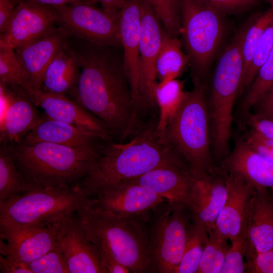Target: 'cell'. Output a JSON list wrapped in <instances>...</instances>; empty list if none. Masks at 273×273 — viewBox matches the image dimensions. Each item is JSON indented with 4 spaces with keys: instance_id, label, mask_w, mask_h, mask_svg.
<instances>
[{
    "instance_id": "cell-1",
    "label": "cell",
    "mask_w": 273,
    "mask_h": 273,
    "mask_svg": "<svg viewBox=\"0 0 273 273\" xmlns=\"http://www.w3.org/2000/svg\"><path fill=\"white\" fill-rule=\"evenodd\" d=\"M93 44L77 53L80 72L73 97L105 124L112 138L123 143L142 125L123 54Z\"/></svg>"
},
{
    "instance_id": "cell-2",
    "label": "cell",
    "mask_w": 273,
    "mask_h": 273,
    "mask_svg": "<svg viewBox=\"0 0 273 273\" xmlns=\"http://www.w3.org/2000/svg\"><path fill=\"white\" fill-rule=\"evenodd\" d=\"M108 143L94 168L75 184L90 198L157 167L185 161L159 134L154 119L142 124L128 142Z\"/></svg>"
},
{
    "instance_id": "cell-3",
    "label": "cell",
    "mask_w": 273,
    "mask_h": 273,
    "mask_svg": "<svg viewBox=\"0 0 273 273\" xmlns=\"http://www.w3.org/2000/svg\"><path fill=\"white\" fill-rule=\"evenodd\" d=\"M7 145L23 176L41 187L76 184L94 168L103 147L99 143L79 147L40 142Z\"/></svg>"
},
{
    "instance_id": "cell-4",
    "label": "cell",
    "mask_w": 273,
    "mask_h": 273,
    "mask_svg": "<svg viewBox=\"0 0 273 273\" xmlns=\"http://www.w3.org/2000/svg\"><path fill=\"white\" fill-rule=\"evenodd\" d=\"M151 212L121 217L90 203L76 213L88 238L95 246L103 245L107 247L130 272L148 273L150 260L147 222Z\"/></svg>"
},
{
    "instance_id": "cell-5",
    "label": "cell",
    "mask_w": 273,
    "mask_h": 273,
    "mask_svg": "<svg viewBox=\"0 0 273 273\" xmlns=\"http://www.w3.org/2000/svg\"><path fill=\"white\" fill-rule=\"evenodd\" d=\"M187 92L175 117L167 127L164 139L198 176L215 172L206 81H195Z\"/></svg>"
},
{
    "instance_id": "cell-6",
    "label": "cell",
    "mask_w": 273,
    "mask_h": 273,
    "mask_svg": "<svg viewBox=\"0 0 273 273\" xmlns=\"http://www.w3.org/2000/svg\"><path fill=\"white\" fill-rule=\"evenodd\" d=\"M246 26L239 30L221 54L207 94L212 154L214 161L220 163L230 152L233 106L244 71L242 45Z\"/></svg>"
},
{
    "instance_id": "cell-7",
    "label": "cell",
    "mask_w": 273,
    "mask_h": 273,
    "mask_svg": "<svg viewBox=\"0 0 273 273\" xmlns=\"http://www.w3.org/2000/svg\"><path fill=\"white\" fill-rule=\"evenodd\" d=\"M92 199L76 185L36 186L0 202V217L21 224L53 225L88 206Z\"/></svg>"
},
{
    "instance_id": "cell-8",
    "label": "cell",
    "mask_w": 273,
    "mask_h": 273,
    "mask_svg": "<svg viewBox=\"0 0 273 273\" xmlns=\"http://www.w3.org/2000/svg\"><path fill=\"white\" fill-rule=\"evenodd\" d=\"M182 45L189 58L192 81H206L224 33L222 13L201 0H180Z\"/></svg>"
},
{
    "instance_id": "cell-9",
    "label": "cell",
    "mask_w": 273,
    "mask_h": 273,
    "mask_svg": "<svg viewBox=\"0 0 273 273\" xmlns=\"http://www.w3.org/2000/svg\"><path fill=\"white\" fill-rule=\"evenodd\" d=\"M166 202L152 210L147 222L150 272L175 273L192 224L188 207Z\"/></svg>"
},
{
    "instance_id": "cell-10",
    "label": "cell",
    "mask_w": 273,
    "mask_h": 273,
    "mask_svg": "<svg viewBox=\"0 0 273 273\" xmlns=\"http://www.w3.org/2000/svg\"><path fill=\"white\" fill-rule=\"evenodd\" d=\"M67 34L95 44L121 48L118 15H111L94 4L81 2L53 8Z\"/></svg>"
},
{
    "instance_id": "cell-11",
    "label": "cell",
    "mask_w": 273,
    "mask_h": 273,
    "mask_svg": "<svg viewBox=\"0 0 273 273\" xmlns=\"http://www.w3.org/2000/svg\"><path fill=\"white\" fill-rule=\"evenodd\" d=\"M63 220L41 225L21 224L0 217L1 254L27 265L58 245Z\"/></svg>"
},
{
    "instance_id": "cell-12",
    "label": "cell",
    "mask_w": 273,
    "mask_h": 273,
    "mask_svg": "<svg viewBox=\"0 0 273 273\" xmlns=\"http://www.w3.org/2000/svg\"><path fill=\"white\" fill-rule=\"evenodd\" d=\"M141 35L140 45V91L144 111L157 106L154 89L156 63L165 33L161 22L150 5L141 0Z\"/></svg>"
},
{
    "instance_id": "cell-13",
    "label": "cell",
    "mask_w": 273,
    "mask_h": 273,
    "mask_svg": "<svg viewBox=\"0 0 273 273\" xmlns=\"http://www.w3.org/2000/svg\"><path fill=\"white\" fill-rule=\"evenodd\" d=\"M21 87L34 105L41 108L48 117L97 133L106 142H112V137L105 124L66 95L47 93L27 84Z\"/></svg>"
},
{
    "instance_id": "cell-14",
    "label": "cell",
    "mask_w": 273,
    "mask_h": 273,
    "mask_svg": "<svg viewBox=\"0 0 273 273\" xmlns=\"http://www.w3.org/2000/svg\"><path fill=\"white\" fill-rule=\"evenodd\" d=\"M92 198V205L121 217L149 213L166 201L149 189L131 181L103 190Z\"/></svg>"
},
{
    "instance_id": "cell-15",
    "label": "cell",
    "mask_w": 273,
    "mask_h": 273,
    "mask_svg": "<svg viewBox=\"0 0 273 273\" xmlns=\"http://www.w3.org/2000/svg\"><path fill=\"white\" fill-rule=\"evenodd\" d=\"M141 17V0L123 1L118 13L123 65L130 84L135 106L140 114L144 112L140 79Z\"/></svg>"
},
{
    "instance_id": "cell-16",
    "label": "cell",
    "mask_w": 273,
    "mask_h": 273,
    "mask_svg": "<svg viewBox=\"0 0 273 273\" xmlns=\"http://www.w3.org/2000/svg\"><path fill=\"white\" fill-rule=\"evenodd\" d=\"M56 22L54 8L20 0L1 34L0 44L15 49L51 31Z\"/></svg>"
},
{
    "instance_id": "cell-17",
    "label": "cell",
    "mask_w": 273,
    "mask_h": 273,
    "mask_svg": "<svg viewBox=\"0 0 273 273\" xmlns=\"http://www.w3.org/2000/svg\"><path fill=\"white\" fill-rule=\"evenodd\" d=\"M60 247L69 273H107L97 247L88 238L74 214L63 220L58 235Z\"/></svg>"
},
{
    "instance_id": "cell-18",
    "label": "cell",
    "mask_w": 273,
    "mask_h": 273,
    "mask_svg": "<svg viewBox=\"0 0 273 273\" xmlns=\"http://www.w3.org/2000/svg\"><path fill=\"white\" fill-rule=\"evenodd\" d=\"M227 173L220 166L214 172L195 175L189 209L193 220L208 234L213 230L227 196Z\"/></svg>"
},
{
    "instance_id": "cell-19",
    "label": "cell",
    "mask_w": 273,
    "mask_h": 273,
    "mask_svg": "<svg viewBox=\"0 0 273 273\" xmlns=\"http://www.w3.org/2000/svg\"><path fill=\"white\" fill-rule=\"evenodd\" d=\"M195 178L189 165L184 161L157 167L129 181L149 189L170 204L188 208Z\"/></svg>"
},
{
    "instance_id": "cell-20",
    "label": "cell",
    "mask_w": 273,
    "mask_h": 273,
    "mask_svg": "<svg viewBox=\"0 0 273 273\" xmlns=\"http://www.w3.org/2000/svg\"><path fill=\"white\" fill-rule=\"evenodd\" d=\"M226 173V199L212 231L231 241L246 234L248 212L256 190L241 177Z\"/></svg>"
},
{
    "instance_id": "cell-21",
    "label": "cell",
    "mask_w": 273,
    "mask_h": 273,
    "mask_svg": "<svg viewBox=\"0 0 273 273\" xmlns=\"http://www.w3.org/2000/svg\"><path fill=\"white\" fill-rule=\"evenodd\" d=\"M67 36V33L62 28H55L15 49L25 74L26 82L24 84L34 89H41L44 73L65 43Z\"/></svg>"
},
{
    "instance_id": "cell-22",
    "label": "cell",
    "mask_w": 273,
    "mask_h": 273,
    "mask_svg": "<svg viewBox=\"0 0 273 273\" xmlns=\"http://www.w3.org/2000/svg\"><path fill=\"white\" fill-rule=\"evenodd\" d=\"M226 172L236 174L256 190L273 192V163L254 150L244 138H238L232 152L220 166Z\"/></svg>"
},
{
    "instance_id": "cell-23",
    "label": "cell",
    "mask_w": 273,
    "mask_h": 273,
    "mask_svg": "<svg viewBox=\"0 0 273 273\" xmlns=\"http://www.w3.org/2000/svg\"><path fill=\"white\" fill-rule=\"evenodd\" d=\"M246 246L250 256L273 248V192L256 190L245 225Z\"/></svg>"
},
{
    "instance_id": "cell-24",
    "label": "cell",
    "mask_w": 273,
    "mask_h": 273,
    "mask_svg": "<svg viewBox=\"0 0 273 273\" xmlns=\"http://www.w3.org/2000/svg\"><path fill=\"white\" fill-rule=\"evenodd\" d=\"M34 104L21 87L14 93L4 120L0 125L1 142H20L43 119Z\"/></svg>"
},
{
    "instance_id": "cell-25",
    "label": "cell",
    "mask_w": 273,
    "mask_h": 273,
    "mask_svg": "<svg viewBox=\"0 0 273 273\" xmlns=\"http://www.w3.org/2000/svg\"><path fill=\"white\" fill-rule=\"evenodd\" d=\"M80 72L77 53L66 44L60 49L47 68L41 89L47 93L74 96Z\"/></svg>"
},
{
    "instance_id": "cell-26",
    "label": "cell",
    "mask_w": 273,
    "mask_h": 273,
    "mask_svg": "<svg viewBox=\"0 0 273 273\" xmlns=\"http://www.w3.org/2000/svg\"><path fill=\"white\" fill-rule=\"evenodd\" d=\"M103 141L97 133L52 119L46 115L41 121L21 141L47 142L74 147L88 146Z\"/></svg>"
},
{
    "instance_id": "cell-27",
    "label": "cell",
    "mask_w": 273,
    "mask_h": 273,
    "mask_svg": "<svg viewBox=\"0 0 273 273\" xmlns=\"http://www.w3.org/2000/svg\"><path fill=\"white\" fill-rule=\"evenodd\" d=\"M179 38L164 35L156 63V77L158 83L164 84L177 79L189 64V58L182 50Z\"/></svg>"
},
{
    "instance_id": "cell-28",
    "label": "cell",
    "mask_w": 273,
    "mask_h": 273,
    "mask_svg": "<svg viewBox=\"0 0 273 273\" xmlns=\"http://www.w3.org/2000/svg\"><path fill=\"white\" fill-rule=\"evenodd\" d=\"M187 92L184 82L177 79L167 83L157 82L154 89L159 115L157 120V130L164 138L166 129L172 121L184 102Z\"/></svg>"
},
{
    "instance_id": "cell-29",
    "label": "cell",
    "mask_w": 273,
    "mask_h": 273,
    "mask_svg": "<svg viewBox=\"0 0 273 273\" xmlns=\"http://www.w3.org/2000/svg\"><path fill=\"white\" fill-rule=\"evenodd\" d=\"M36 187L29 183L18 169L6 143L0 148V202Z\"/></svg>"
},
{
    "instance_id": "cell-30",
    "label": "cell",
    "mask_w": 273,
    "mask_h": 273,
    "mask_svg": "<svg viewBox=\"0 0 273 273\" xmlns=\"http://www.w3.org/2000/svg\"><path fill=\"white\" fill-rule=\"evenodd\" d=\"M272 83L273 48L249 87L248 91L240 105L238 113L240 126L245 125L250 114V110Z\"/></svg>"
},
{
    "instance_id": "cell-31",
    "label": "cell",
    "mask_w": 273,
    "mask_h": 273,
    "mask_svg": "<svg viewBox=\"0 0 273 273\" xmlns=\"http://www.w3.org/2000/svg\"><path fill=\"white\" fill-rule=\"evenodd\" d=\"M208 238V233L207 230L200 223L193 220L185 250L175 273L198 272L200 259Z\"/></svg>"
},
{
    "instance_id": "cell-32",
    "label": "cell",
    "mask_w": 273,
    "mask_h": 273,
    "mask_svg": "<svg viewBox=\"0 0 273 273\" xmlns=\"http://www.w3.org/2000/svg\"><path fill=\"white\" fill-rule=\"evenodd\" d=\"M227 240L213 231L208 234L197 273H220L230 248Z\"/></svg>"
},
{
    "instance_id": "cell-33",
    "label": "cell",
    "mask_w": 273,
    "mask_h": 273,
    "mask_svg": "<svg viewBox=\"0 0 273 273\" xmlns=\"http://www.w3.org/2000/svg\"><path fill=\"white\" fill-rule=\"evenodd\" d=\"M273 19V8L259 15L247 23V27L242 45L244 71L247 70L254 56L259 40L264 30Z\"/></svg>"
},
{
    "instance_id": "cell-34",
    "label": "cell",
    "mask_w": 273,
    "mask_h": 273,
    "mask_svg": "<svg viewBox=\"0 0 273 273\" xmlns=\"http://www.w3.org/2000/svg\"><path fill=\"white\" fill-rule=\"evenodd\" d=\"M152 7L167 34L179 38L181 30L180 0H145Z\"/></svg>"
},
{
    "instance_id": "cell-35",
    "label": "cell",
    "mask_w": 273,
    "mask_h": 273,
    "mask_svg": "<svg viewBox=\"0 0 273 273\" xmlns=\"http://www.w3.org/2000/svg\"><path fill=\"white\" fill-rule=\"evenodd\" d=\"M1 83L13 87L25 84V74L15 49L0 44Z\"/></svg>"
},
{
    "instance_id": "cell-36",
    "label": "cell",
    "mask_w": 273,
    "mask_h": 273,
    "mask_svg": "<svg viewBox=\"0 0 273 273\" xmlns=\"http://www.w3.org/2000/svg\"><path fill=\"white\" fill-rule=\"evenodd\" d=\"M273 48V19L263 33L252 60L243 74L239 95L249 88Z\"/></svg>"
},
{
    "instance_id": "cell-37",
    "label": "cell",
    "mask_w": 273,
    "mask_h": 273,
    "mask_svg": "<svg viewBox=\"0 0 273 273\" xmlns=\"http://www.w3.org/2000/svg\"><path fill=\"white\" fill-rule=\"evenodd\" d=\"M32 273H69L63 253L58 245L27 264Z\"/></svg>"
},
{
    "instance_id": "cell-38",
    "label": "cell",
    "mask_w": 273,
    "mask_h": 273,
    "mask_svg": "<svg viewBox=\"0 0 273 273\" xmlns=\"http://www.w3.org/2000/svg\"><path fill=\"white\" fill-rule=\"evenodd\" d=\"M246 234H243L231 241L232 245L228 250L220 273H242L246 270V264L243 256L246 246Z\"/></svg>"
},
{
    "instance_id": "cell-39",
    "label": "cell",
    "mask_w": 273,
    "mask_h": 273,
    "mask_svg": "<svg viewBox=\"0 0 273 273\" xmlns=\"http://www.w3.org/2000/svg\"><path fill=\"white\" fill-rule=\"evenodd\" d=\"M222 14L242 12L255 6L259 0H201Z\"/></svg>"
},
{
    "instance_id": "cell-40",
    "label": "cell",
    "mask_w": 273,
    "mask_h": 273,
    "mask_svg": "<svg viewBox=\"0 0 273 273\" xmlns=\"http://www.w3.org/2000/svg\"><path fill=\"white\" fill-rule=\"evenodd\" d=\"M255 151L273 163V141L252 128L244 138Z\"/></svg>"
},
{
    "instance_id": "cell-41",
    "label": "cell",
    "mask_w": 273,
    "mask_h": 273,
    "mask_svg": "<svg viewBox=\"0 0 273 273\" xmlns=\"http://www.w3.org/2000/svg\"><path fill=\"white\" fill-rule=\"evenodd\" d=\"M246 270L251 273H273V248L250 257Z\"/></svg>"
},
{
    "instance_id": "cell-42",
    "label": "cell",
    "mask_w": 273,
    "mask_h": 273,
    "mask_svg": "<svg viewBox=\"0 0 273 273\" xmlns=\"http://www.w3.org/2000/svg\"><path fill=\"white\" fill-rule=\"evenodd\" d=\"M102 263L107 273H129L130 270L121 264L110 250L103 245H96Z\"/></svg>"
},
{
    "instance_id": "cell-43",
    "label": "cell",
    "mask_w": 273,
    "mask_h": 273,
    "mask_svg": "<svg viewBox=\"0 0 273 273\" xmlns=\"http://www.w3.org/2000/svg\"><path fill=\"white\" fill-rule=\"evenodd\" d=\"M246 123L251 128L273 141V119L255 113L250 114Z\"/></svg>"
},
{
    "instance_id": "cell-44",
    "label": "cell",
    "mask_w": 273,
    "mask_h": 273,
    "mask_svg": "<svg viewBox=\"0 0 273 273\" xmlns=\"http://www.w3.org/2000/svg\"><path fill=\"white\" fill-rule=\"evenodd\" d=\"M256 113L273 119V83L253 107Z\"/></svg>"
},
{
    "instance_id": "cell-45",
    "label": "cell",
    "mask_w": 273,
    "mask_h": 273,
    "mask_svg": "<svg viewBox=\"0 0 273 273\" xmlns=\"http://www.w3.org/2000/svg\"><path fill=\"white\" fill-rule=\"evenodd\" d=\"M20 0H0V32H5Z\"/></svg>"
},
{
    "instance_id": "cell-46",
    "label": "cell",
    "mask_w": 273,
    "mask_h": 273,
    "mask_svg": "<svg viewBox=\"0 0 273 273\" xmlns=\"http://www.w3.org/2000/svg\"><path fill=\"white\" fill-rule=\"evenodd\" d=\"M1 273H32L26 264L17 262L8 257L0 255Z\"/></svg>"
},
{
    "instance_id": "cell-47",
    "label": "cell",
    "mask_w": 273,
    "mask_h": 273,
    "mask_svg": "<svg viewBox=\"0 0 273 273\" xmlns=\"http://www.w3.org/2000/svg\"><path fill=\"white\" fill-rule=\"evenodd\" d=\"M95 4L96 2L99 3L101 5V8L107 13L117 16L122 7L124 0H92Z\"/></svg>"
},
{
    "instance_id": "cell-48",
    "label": "cell",
    "mask_w": 273,
    "mask_h": 273,
    "mask_svg": "<svg viewBox=\"0 0 273 273\" xmlns=\"http://www.w3.org/2000/svg\"><path fill=\"white\" fill-rule=\"evenodd\" d=\"M52 8L66 6L81 2L94 4L92 0H21Z\"/></svg>"
},
{
    "instance_id": "cell-49",
    "label": "cell",
    "mask_w": 273,
    "mask_h": 273,
    "mask_svg": "<svg viewBox=\"0 0 273 273\" xmlns=\"http://www.w3.org/2000/svg\"><path fill=\"white\" fill-rule=\"evenodd\" d=\"M271 7L273 8V0H267Z\"/></svg>"
}]
</instances>
